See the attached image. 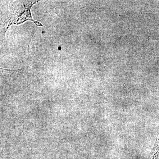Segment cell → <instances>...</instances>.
<instances>
[{
	"label": "cell",
	"instance_id": "obj_1",
	"mask_svg": "<svg viewBox=\"0 0 159 159\" xmlns=\"http://www.w3.org/2000/svg\"><path fill=\"white\" fill-rule=\"evenodd\" d=\"M37 1H16L14 6L11 7L9 12L5 16H3L1 20L2 28L5 32L9 27L12 25L22 24L27 20H31L38 26L43 27L39 22L32 19L31 14V6L37 2Z\"/></svg>",
	"mask_w": 159,
	"mask_h": 159
}]
</instances>
